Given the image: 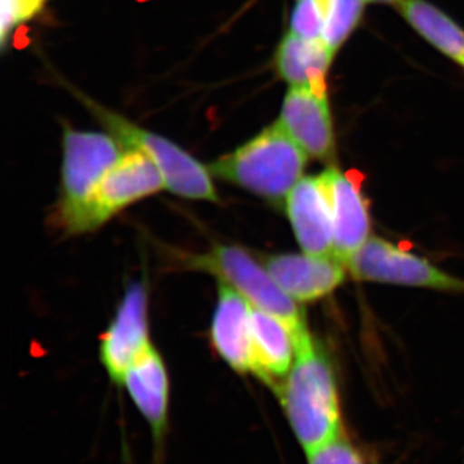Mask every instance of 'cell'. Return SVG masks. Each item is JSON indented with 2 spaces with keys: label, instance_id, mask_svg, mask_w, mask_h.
<instances>
[{
  "label": "cell",
  "instance_id": "1",
  "mask_svg": "<svg viewBox=\"0 0 464 464\" xmlns=\"http://www.w3.org/2000/svg\"><path fill=\"white\" fill-rule=\"evenodd\" d=\"M277 395L306 453L342 432L337 380L328 355L310 332L295 341V364Z\"/></svg>",
  "mask_w": 464,
  "mask_h": 464
},
{
  "label": "cell",
  "instance_id": "2",
  "mask_svg": "<svg viewBox=\"0 0 464 464\" xmlns=\"http://www.w3.org/2000/svg\"><path fill=\"white\" fill-rule=\"evenodd\" d=\"M306 164V152L276 123L208 168L221 181L273 206H283L304 179Z\"/></svg>",
  "mask_w": 464,
  "mask_h": 464
},
{
  "label": "cell",
  "instance_id": "3",
  "mask_svg": "<svg viewBox=\"0 0 464 464\" xmlns=\"http://www.w3.org/2000/svg\"><path fill=\"white\" fill-rule=\"evenodd\" d=\"M176 258L185 270L213 275L218 282L237 290L250 306L282 320L295 334V341L308 333L306 316L298 302L289 297L266 266L259 264L243 246L216 244L207 252L181 253Z\"/></svg>",
  "mask_w": 464,
  "mask_h": 464
},
{
  "label": "cell",
  "instance_id": "4",
  "mask_svg": "<svg viewBox=\"0 0 464 464\" xmlns=\"http://www.w3.org/2000/svg\"><path fill=\"white\" fill-rule=\"evenodd\" d=\"M121 142L103 133L66 130L60 197L52 225L66 237H78L79 226L105 174L121 157Z\"/></svg>",
  "mask_w": 464,
  "mask_h": 464
},
{
  "label": "cell",
  "instance_id": "5",
  "mask_svg": "<svg viewBox=\"0 0 464 464\" xmlns=\"http://www.w3.org/2000/svg\"><path fill=\"white\" fill-rule=\"evenodd\" d=\"M97 115L121 145L145 152L163 176L166 188L182 199L218 203L209 168L166 137L137 127L127 119L100 109Z\"/></svg>",
  "mask_w": 464,
  "mask_h": 464
},
{
  "label": "cell",
  "instance_id": "6",
  "mask_svg": "<svg viewBox=\"0 0 464 464\" xmlns=\"http://www.w3.org/2000/svg\"><path fill=\"white\" fill-rule=\"evenodd\" d=\"M166 188L160 170L140 150L130 149L103 177L79 226L78 235L99 230L125 208Z\"/></svg>",
  "mask_w": 464,
  "mask_h": 464
},
{
  "label": "cell",
  "instance_id": "7",
  "mask_svg": "<svg viewBox=\"0 0 464 464\" xmlns=\"http://www.w3.org/2000/svg\"><path fill=\"white\" fill-rule=\"evenodd\" d=\"M347 267L353 277L364 282L464 292L462 280L382 237H369Z\"/></svg>",
  "mask_w": 464,
  "mask_h": 464
},
{
  "label": "cell",
  "instance_id": "8",
  "mask_svg": "<svg viewBox=\"0 0 464 464\" xmlns=\"http://www.w3.org/2000/svg\"><path fill=\"white\" fill-rule=\"evenodd\" d=\"M150 286L148 277L134 280L125 289L115 315L100 337V360L112 383L121 386L130 366L150 341Z\"/></svg>",
  "mask_w": 464,
  "mask_h": 464
},
{
  "label": "cell",
  "instance_id": "9",
  "mask_svg": "<svg viewBox=\"0 0 464 464\" xmlns=\"http://www.w3.org/2000/svg\"><path fill=\"white\" fill-rule=\"evenodd\" d=\"M277 123L307 157L323 161L334 157V130L326 92L290 88Z\"/></svg>",
  "mask_w": 464,
  "mask_h": 464
},
{
  "label": "cell",
  "instance_id": "10",
  "mask_svg": "<svg viewBox=\"0 0 464 464\" xmlns=\"http://www.w3.org/2000/svg\"><path fill=\"white\" fill-rule=\"evenodd\" d=\"M252 306L237 290L218 282L209 342L218 359L235 373L253 375Z\"/></svg>",
  "mask_w": 464,
  "mask_h": 464
},
{
  "label": "cell",
  "instance_id": "11",
  "mask_svg": "<svg viewBox=\"0 0 464 464\" xmlns=\"http://www.w3.org/2000/svg\"><path fill=\"white\" fill-rule=\"evenodd\" d=\"M295 239L307 255H333L331 197L325 173L304 177L285 200Z\"/></svg>",
  "mask_w": 464,
  "mask_h": 464
},
{
  "label": "cell",
  "instance_id": "12",
  "mask_svg": "<svg viewBox=\"0 0 464 464\" xmlns=\"http://www.w3.org/2000/svg\"><path fill=\"white\" fill-rule=\"evenodd\" d=\"M284 292L298 304L319 301L334 292L346 279L347 265L333 255L280 253L265 259Z\"/></svg>",
  "mask_w": 464,
  "mask_h": 464
},
{
  "label": "cell",
  "instance_id": "13",
  "mask_svg": "<svg viewBox=\"0 0 464 464\" xmlns=\"http://www.w3.org/2000/svg\"><path fill=\"white\" fill-rule=\"evenodd\" d=\"M333 218V256L348 264L371 235V215L359 182L337 168L324 170Z\"/></svg>",
  "mask_w": 464,
  "mask_h": 464
},
{
  "label": "cell",
  "instance_id": "14",
  "mask_svg": "<svg viewBox=\"0 0 464 464\" xmlns=\"http://www.w3.org/2000/svg\"><path fill=\"white\" fill-rule=\"evenodd\" d=\"M121 386L145 418L155 444L160 448L168 430L170 390L166 362L154 344L150 343L134 360Z\"/></svg>",
  "mask_w": 464,
  "mask_h": 464
},
{
  "label": "cell",
  "instance_id": "15",
  "mask_svg": "<svg viewBox=\"0 0 464 464\" xmlns=\"http://www.w3.org/2000/svg\"><path fill=\"white\" fill-rule=\"evenodd\" d=\"M252 350L253 375L277 392L295 364V334L282 320L253 307Z\"/></svg>",
  "mask_w": 464,
  "mask_h": 464
},
{
  "label": "cell",
  "instance_id": "16",
  "mask_svg": "<svg viewBox=\"0 0 464 464\" xmlns=\"http://www.w3.org/2000/svg\"><path fill=\"white\" fill-rule=\"evenodd\" d=\"M333 56L323 42L308 41L288 33L277 50V70L293 87L326 92L325 76Z\"/></svg>",
  "mask_w": 464,
  "mask_h": 464
},
{
  "label": "cell",
  "instance_id": "17",
  "mask_svg": "<svg viewBox=\"0 0 464 464\" xmlns=\"http://www.w3.org/2000/svg\"><path fill=\"white\" fill-rule=\"evenodd\" d=\"M400 12L424 39L464 66V30L426 0H400Z\"/></svg>",
  "mask_w": 464,
  "mask_h": 464
},
{
  "label": "cell",
  "instance_id": "18",
  "mask_svg": "<svg viewBox=\"0 0 464 464\" xmlns=\"http://www.w3.org/2000/svg\"><path fill=\"white\" fill-rule=\"evenodd\" d=\"M365 0H324L322 42L335 53L355 30L364 12Z\"/></svg>",
  "mask_w": 464,
  "mask_h": 464
},
{
  "label": "cell",
  "instance_id": "19",
  "mask_svg": "<svg viewBox=\"0 0 464 464\" xmlns=\"http://www.w3.org/2000/svg\"><path fill=\"white\" fill-rule=\"evenodd\" d=\"M306 454L308 464H372L343 431Z\"/></svg>",
  "mask_w": 464,
  "mask_h": 464
},
{
  "label": "cell",
  "instance_id": "20",
  "mask_svg": "<svg viewBox=\"0 0 464 464\" xmlns=\"http://www.w3.org/2000/svg\"><path fill=\"white\" fill-rule=\"evenodd\" d=\"M324 0H297L290 18V33L308 41L322 42Z\"/></svg>",
  "mask_w": 464,
  "mask_h": 464
},
{
  "label": "cell",
  "instance_id": "21",
  "mask_svg": "<svg viewBox=\"0 0 464 464\" xmlns=\"http://www.w3.org/2000/svg\"><path fill=\"white\" fill-rule=\"evenodd\" d=\"M43 0H2V42L23 21L29 20L42 8Z\"/></svg>",
  "mask_w": 464,
  "mask_h": 464
},
{
  "label": "cell",
  "instance_id": "22",
  "mask_svg": "<svg viewBox=\"0 0 464 464\" xmlns=\"http://www.w3.org/2000/svg\"><path fill=\"white\" fill-rule=\"evenodd\" d=\"M365 2L396 3V5H398L400 0H365Z\"/></svg>",
  "mask_w": 464,
  "mask_h": 464
},
{
  "label": "cell",
  "instance_id": "23",
  "mask_svg": "<svg viewBox=\"0 0 464 464\" xmlns=\"http://www.w3.org/2000/svg\"><path fill=\"white\" fill-rule=\"evenodd\" d=\"M43 2H44V0H43Z\"/></svg>",
  "mask_w": 464,
  "mask_h": 464
}]
</instances>
